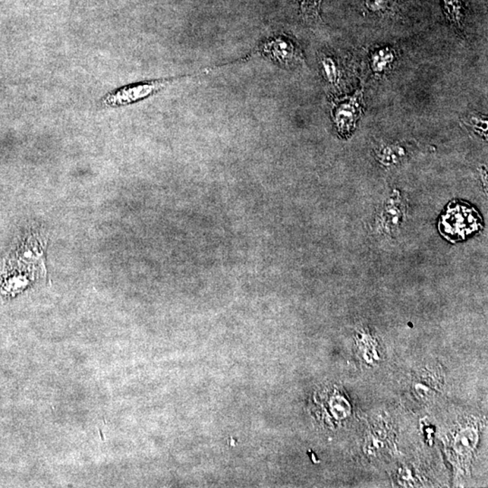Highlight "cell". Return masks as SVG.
<instances>
[{
	"label": "cell",
	"instance_id": "cell-1",
	"mask_svg": "<svg viewBox=\"0 0 488 488\" xmlns=\"http://www.w3.org/2000/svg\"><path fill=\"white\" fill-rule=\"evenodd\" d=\"M483 229V219L470 204L453 201L440 217V235L451 242L467 240Z\"/></svg>",
	"mask_w": 488,
	"mask_h": 488
},
{
	"label": "cell",
	"instance_id": "cell-2",
	"mask_svg": "<svg viewBox=\"0 0 488 488\" xmlns=\"http://www.w3.org/2000/svg\"><path fill=\"white\" fill-rule=\"evenodd\" d=\"M173 81L174 79L169 81H146V83L128 85V86L112 91L106 96L103 97L100 105L105 108H115V107L131 105V103L138 102V100L146 99L147 97L152 95Z\"/></svg>",
	"mask_w": 488,
	"mask_h": 488
},
{
	"label": "cell",
	"instance_id": "cell-3",
	"mask_svg": "<svg viewBox=\"0 0 488 488\" xmlns=\"http://www.w3.org/2000/svg\"><path fill=\"white\" fill-rule=\"evenodd\" d=\"M363 112V89L334 103V122L342 137L350 136Z\"/></svg>",
	"mask_w": 488,
	"mask_h": 488
},
{
	"label": "cell",
	"instance_id": "cell-4",
	"mask_svg": "<svg viewBox=\"0 0 488 488\" xmlns=\"http://www.w3.org/2000/svg\"><path fill=\"white\" fill-rule=\"evenodd\" d=\"M263 52L280 65L289 66L304 62L300 47L284 37H274L268 41L263 46Z\"/></svg>",
	"mask_w": 488,
	"mask_h": 488
},
{
	"label": "cell",
	"instance_id": "cell-5",
	"mask_svg": "<svg viewBox=\"0 0 488 488\" xmlns=\"http://www.w3.org/2000/svg\"><path fill=\"white\" fill-rule=\"evenodd\" d=\"M395 61V53L389 47L376 50L371 55V66L376 74H382Z\"/></svg>",
	"mask_w": 488,
	"mask_h": 488
},
{
	"label": "cell",
	"instance_id": "cell-6",
	"mask_svg": "<svg viewBox=\"0 0 488 488\" xmlns=\"http://www.w3.org/2000/svg\"><path fill=\"white\" fill-rule=\"evenodd\" d=\"M444 12L448 20L456 28L462 27L463 13L461 0H442Z\"/></svg>",
	"mask_w": 488,
	"mask_h": 488
},
{
	"label": "cell",
	"instance_id": "cell-7",
	"mask_svg": "<svg viewBox=\"0 0 488 488\" xmlns=\"http://www.w3.org/2000/svg\"><path fill=\"white\" fill-rule=\"evenodd\" d=\"M323 0H301L302 18L306 21H317L320 18V8Z\"/></svg>",
	"mask_w": 488,
	"mask_h": 488
},
{
	"label": "cell",
	"instance_id": "cell-8",
	"mask_svg": "<svg viewBox=\"0 0 488 488\" xmlns=\"http://www.w3.org/2000/svg\"><path fill=\"white\" fill-rule=\"evenodd\" d=\"M321 62H322L323 71L327 80L332 84L338 83L339 71L338 65H336L334 59L329 58V56H325V58L321 60Z\"/></svg>",
	"mask_w": 488,
	"mask_h": 488
},
{
	"label": "cell",
	"instance_id": "cell-9",
	"mask_svg": "<svg viewBox=\"0 0 488 488\" xmlns=\"http://www.w3.org/2000/svg\"><path fill=\"white\" fill-rule=\"evenodd\" d=\"M393 0H365V6L371 12H383L390 8Z\"/></svg>",
	"mask_w": 488,
	"mask_h": 488
},
{
	"label": "cell",
	"instance_id": "cell-10",
	"mask_svg": "<svg viewBox=\"0 0 488 488\" xmlns=\"http://www.w3.org/2000/svg\"><path fill=\"white\" fill-rule=\"evenodd\" d=\"M469 121H471L472 126H473L475 130L481 131L482 133H484V132L487 131V121H484L483 118L480 119L478 118L477 116H475V117H472Z\"/></svg>",
	"mask_w": 488,
	"mask_h": 488
}]
</instances>
